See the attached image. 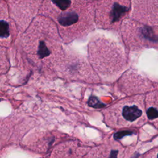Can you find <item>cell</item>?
I'll use <instances>...</instances> for the list:
<instances>
[{
    "label": "cell",
    "instance_id": "obj_1",
    "mask_svg": "<svg viewBox=\"0 0 158 158\" xmlns=\"http://www.w3.org/2000/svg\"><path fill=\"white\" fill-rule=\"evenodd\" d=\"M104 2H101L99 9H98L97 12L101 13H97V19L98 22L104 21V27L113 26L129 9L128 2H123V0H105Z\"/></svg>",
    "mask_w": 158,
    "mask_h": 158
},
{
    "label": "cell",
    "instance_id": "obj_2",
    "mask_svg": "<svg viewBox=\"0 0 158 158\" xmlns=\"http://www.w3.org/2000/svg\"><path fill=\"white\" fill-rule=\"evenodd\" d=\"M70 5L67 7H63L59 9L62 11L57 18V22L60 27H72L77 24L79 21V14L77 10L70 7Z\"/></svg>",
    "mask_w": 158,
    "mask_h": 158
},
{
    "label": "cell",
    "instance_id": "obj_3",
    "mask_svg": "<svg viewBox=\"0 0 158 158\" xmlns=\"http://www.w3.org/2000/svg\"><path fill=\"white\" fill-rule=\"evenodd\" d=\"M142 114L141 110L135 105L125 106L122 109V115L128 122H133Z\"/></svg>",
    "mask_w": 158,
    "mask_h": 158
},
{
    "label": "cell",
    "instance_id": "obj_4",
    "mask_svg": "<svg viewBox=\"0 0 158 158\" xmlns=\"http://www.w3.org/2000/svg\"><path fill=\"white\" fill-rule=\"evenodd\" d=\"M1 29H0V32L1 35L0 36L1 38H7L9 36V23L4 20H1Z\"/></svg>",
    "mask_w": 158,
    "mask_h": 158
},
{
    "label": "cell",
    "instance_id": "obj_5",
    "mask_svg": "<svg viewBox=\"0 0 158 158\" xmlns=\"http://www.w3.org/2000/svg\"><path fill=\"white\" fill-rule=\"evenodd\" d=\"M147 115L149 119H154L158 117V111L154 107H150L147 110Z\"/></svg>",
    "mask_w": 158,
    "mask_h": 158
}]
</instances>
